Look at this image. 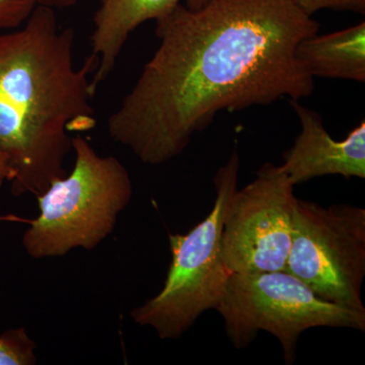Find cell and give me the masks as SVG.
<instances>
[{
    "label": "cell",
    "instance_id": "6da1fadb",
    "mask_svg": "<svg viewBox=\"0 0 365 365\" xmlns=\"http://www.w3.org/2000/svg\"><path fill=\"white\" fill-rule=\"evenodd\" d=\"M155 21L157 51L107 121L113 140L145 165L181 155L220 112L314 93L295 49L319 25L294 0L179 4Z\"/></svg>",
    "mask_w": 365,
    "mask_h": 365
},
{
    "label": "cell",
    "instance_id": "7a4b0ae2",
    "mask_svg": "<svg viewBox=\"0 0 365 365\" xmlns=\"http://www.w3.org/2000/svg\"><path fill=\"white\" fill-rule=\"evenodd\" d=\"M74 42V29L40 4L21 28L0 33V150L14 196H39L66 176L71 133L97 124L88 78L97 61L88 56L76 68Z\"/></svg>",
    "mask_w": 365,
    "mask_h": 365
},
{
    "label": "cell",
    "instance_id": "3957f363",
    "mask_svg": "<svg viewBox=\"0 0 365 365\" xmlns=\"http://www.w3.org/2000/svg\"><path fill=\"white\" fill-rule=\"evenodd\" d=\"M72 150L71 174L37 196L39 215L23 235L24 248L34 259L97 248L112 234L133 195L130 175L117 158L98 155L79 134L72 137Z\"/></svg>",
    "mask_w": 365,
    "mask_h": 365
},
{
    "label": "cell",
    "instance_id": "277c9868",
    "mask_svg": "<svg viewBox=\"0 0 365 365\" xmlns=\"http://www.w3.org/2000/svg\"><path fill=\"white\" fill-rule=\"evenodd\" d=\"M240 168L235 150L215 174L210 212L187 234L170 235L172 262L162 290L130 313L136 324L150 327L160 339H179L222 299L230 275L222 258L223 220L237 189Z\"/></svg>",
    "mask_w": 365,
    "mask_h": 365
},
{
    "label": "cell",
    "instance_id": "5b68a950",
    "mask_svg": "<svg viewBox=\"0 0 365 365\" xmlns=\"http://www.w3.org/2000/svg\"><path fill=\"white\" fill-rule=\"evenodd\" d=\"M215 309L235 348L248 347L263 331L279 341L287 365L294 364L300 336L309 329L365 331V313L321 299L285 270L230 274Z\"/></svg>",
    "mask_w": 365,
    "mask_h": 365
},
{
    "label": "cell",
    "instance_id": "8992f818",
    "mask_svg": "<svg viewBox=\"0 0 365 365\" xmlns=\"http://www.w3.org/2000/svg\"><path fill=\"white\" fill-rule=\"evenodd\" d=\"M285 271L321 299L365 313V209L297 198Z\"/></svg>",
    "mask_w": 365,
    "mask_h": 365
},
{
    "label": "cell",
    "instance_id": "52a82bcc",
    "mask_svg": "<svg viewBox=\"0 0 365 365\" xmlns=\"http://www.w3.org/2000/svg\"><path fill=\"white\" fill-rule=\"evenodd\" d=\"M280 165H262L253 181L235 190L222 232V258L228 272L284 271L292 248L297 197Z\"/></svg>",
    "mask_w": 365,
    "mask_h": 365
},
{
    "label": "cell",
    "instance_id": "ba28073f",
    "mask_svg": "<svg viewBox=\"0 0 365 365\" xmlns=\"http://www.w3.org/2000/svg\"><path fill=\"white\" fill-rule=\"evenodd\" d=\"M289 104L302 126L294 146L283 155L284 163L280 165L292 184L295 186L331 175L364 179L365 122H360L343 140H335L316 112L297 100H289Z\"/></svg>",
    "mask_w": 365,
    "mask_h": 365
},
{
    "label": "cell",
    "instance_id": "9c48e42d",
    "mask_svg": "<svg viewBox=\"0 0 365 365\" xmlns=\"http://www.w3.org/2000/svg\"><path fill=\"white\" fill-rule=\"evenodd\" d=\"M210 0H98L93 14L90 57L97 61L91 88L97 93L111 76L127 40L138 26L157 20L177 4L185 2L192 11L202 9Z\"/></svg>",
    "mask_w": 365,
    "mask_h": 365
},
{
    "label": "cell",
    "instance_id": "30bf717a",
    "mask_svg": "<svg viewBox=\"0 0 365 365\" xmlns=\"http://www.w3.org/2000/svg\"><path fill=\"white\" fill-rule=\"evenodd\" d=\"M295 56L313 78L365 81V23L300 41Z\"/></svg>",
    "mask_w": 365,
    "mask_h": 365
},
{
    "label": "cell",
    "instance_id": "8fae6325",
    "mask_svg": "<svg viewBox=\"0 0 365 365\" xmlns=\"http://www.w3.org/2000/svg\"><path fill=\"white\" fill-rule=\"evenodd\" d=\"M36 345L25 329H11L0 335V365H33Z\"/></svg>",
    "mask_w": 365,
    "mask_h": 365
},
{
    "label": "cell",
    "instance_id": "7c38bea8",
    "mask_svg": "<svg viewBox=\"0 0 365 365\" xmlns=\"http://www.w3.org/2000/svg\"><path fill=\"white\" fill-rule=\"evenodd\" d=\"M37 6L38 0H0V31L21 28Z\"/></svg>",
    "mask_w": 365,
    "mask_h": 365
},
{
    "label": "cell",
    "instance_id": "4fadbf2b",
    "mask_svg": "<svg viewBox=\"0 0 365 365\" xmlns=\"http://www.w3.org/2000/svg\"><path fill=\"white\" fill-rule=\"evenodd\" d=\"M294 2L309 16L323 9L365 13V0H294Z\"/></svg>",
    "mask_w": 365,
    "mask_h": 365
},
{
    "label": "cell",
    "instance_id": "5bb4252c",
    "mask_svg": "<svg viewBox=\"0 0 365 365\" xmlns=\"http://www.w3.org/2000/svg\"><path fill=\"white\" fill-rule=\"evenodd\" d=\"M14 178V172L9 165L6 153L0 150V187L4 182H11Z\"/></svg>",
    "mask_w": 365,
    "mask_h": 365
},
{
    "label": "cell",
    "instance_id": "9a60e30c",
    "mask_svg": "<svg viewBox=\"0 0 365 365\" xmlns=\"http://www.w3.org/2000/svg\"><path fill=\"white\" fill-rule=\"evenodd\" d=\"M78 0H38V4L51 7L54 9H69L78 4Z\"/></svg>",
    "mask_w": 365,
    "mask_h": 365
}]
</instances>
